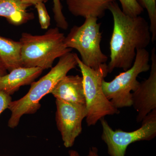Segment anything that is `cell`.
I'll use <instances>...</instances> for the list:
<instances>
[{
  "mask_svg": "<svg viewBox=\"0 0 156 156\" xmlns=\"http://www.w3.org/2000/svg\"><path fill=\"white\" fill-rule=\"evenodd\" d=\"M113 19V29L110 41V61L108 73L115 68L125 71L134 63L136 50L146 49L151 42L150 25L141 16L126 15L119 4L113 2L108 7Z\"/></svg>",
  "mask_w": 156,
  "mask_h": 156,
  "instance_id": "obj_1",
  "label": "cell"
},
{
  "mask_svg": "<svg viewBox=\"0 0 156 156\" xmlns=\"http://www.w3.org/2000/svg\"><path fill=\"white\" fill-rule=\"evenodd\" d=\"M75 54L69 52L60 57L56 65L47 75L30 84V89L26 95L18 100L11 101L9 107L11 112L8 122L9 127L16 128L23 115L33 114L38 110L41 107V99L50 93L69 71L77 66Z\"/></svg>",
  "mask_w": 156,
  "mask_h": 156,
  "instance_id": "obj_2",
  "label": "cell"
},
{
  "mask_svg": "<svg viewBox=\"0 0 156 156\" xmlns=\"http://www.w3.org/2000/svg\"><path fill=\"white\" fill-rule=\"evenodd\" d=\"M65 38L57 27L50 28L41 35L21 34L20 41L22 67H38L43 70L52 68L56 58L72 50L66 46Z\"/></svg>",
  "mask_w": 156,
  "mask_h": 156,
  "instance_id": "obj_3",
  "label": "cell"
},
{
  "mask_svg": "<svg viewBox=\"0 0 156 156\" xmlns=\"http://www.w3.org/2000/svg\"><path fill=\"white\" fill-rule=\"evenodd\" d=\"M75 57L83 77L88 126H95L105 116L119 114V111L107 98L102 89V82L108 73L106 63L94 69L84 64L76 53Z\"/></svg>",
  "mask_w": 156,
  "mask_h": 156,
  "instance_id": "obj_4",
  "label": "cell"
},
{
  "mask_svg": "<svg viewBox=\"0 0 156 156\" xmlns=\"http://www.w3.org/2000/svg\"><path fill=\"white\" fill-rule=\"evenodd\" d=\"M98 19L93 17L85 18L82 25L74 26L71 29L64 40L65 44L67 48L77 50L82 62L94 69L106 63L108 59L101 48V23H98Z\"/></svg>",
  "mask_w": 156,
  "mask_h": 156,
  "instance_id": "obj_5",
  "label": "cell"
},
{
  "mask_svg": "<svg viewBox=\"0 0 156 156\" xmlns=\"http://www.w3.org/2000/svg\"><path fill=\"white\" fill-rule=\"evenodd\" d=\"M150 54L146 49L136 50L134 63L130 69L116 76L110 82L104 80L102 89L107 98L117 109L132 105V92L139 87L137 78L140 74L151 68Z\"/></svg>",
  "mask_w": 156,
  "mask_h": 156,
  "instance_id": "obj_6",
  "label": "cell"
},
{
  "mask_svg": "<svg viewBox=\"0 0 156 156\" xmlns=\"http://www.w3.org/2000/svg\"><path fill=\"white\" fill-rule=\"evenodd\" d=\"M100 121L102 128L101 139L107 145L110 156H125L126 150L131 144L151 140L156 136V109L143 119L141 127L130 132L120 129L114 131L104 118Z\"/></svg>",
  "mask_w": 156,
  "mask_h": 156,
  "instance_id": "obj_7",
  "label": "cell"
},
{
  "mask_svg": "<svg viewBox=\"0 0 156 156\" xmlns=\"http://www.w3.org/2000/svg\"><path fill=\"white\" fill-rule=\"evenodd\" d=\"M56 126L66 147H72L82 132V122L86 118V105H79L56 99Z\"/></svg>",
  "mask_w": 156,
  "mask_h": 156,
  "instance_id": "obj_8",
  "label": "cell"
},
{
  "mask_svg": "<svg viewBox=\"0 0 156 156\" xmlns=\"http://www.w3.org/2000/svg\"><path fill=\"white\" fill-rule=\"evenodd\" d=\"M151 72L148 79L140 83L132 92V105L137 112L136 121L142 122L149 113L156 109V54L155 47L151 53Z\"/></svg>",
  "mask_w": 156,
  "mask_h": 156,
  "instance_id": "obj_9",
  "label": "cell"
},
{
  "mask_svg": "<svg viewBox=\"0 0 156 156\" xmlns=\"http://www.w3.org/2000/svg\"><path fill=\"white\" fill-rule=\"evenodd\" d=\"M56 99L79 105H86L83 77L66 75L50 92Z\"/></svg>",
  "mask_w": 156,
  "mask_h": 156,
  "instance_id": "obj_10",
  "label": "cell"
},
{
  "mask_svg": "<svg viewBox=\"0 0 156 156\" xmlns=\"http://www.w3.org/2000/svg\"><path fill=\"white\" fill-rule=\"evenodd\" d=\"M43 71L38 67H20L12 70L0 77V91L13 95L20 87L31 84Z\"/></svg>",
  "mask_w": 156,
  "mask_h": 156,
  "instance_id": "obj_11",
  "label": "cell"
},
{
  "mask_svg": "<svg viewBox=\"0 0 156 156\" xmlns=\"http://www.w3.org/2000/svg\"><path fill=\"white\" fill-rule=\"evenodd\" d=\"M115 0H66L69 12L76 17L102 18Z\"/></svg>",
  "mask_w": 156,
  "mask_h": 156,
  "instance_id": "obj_12",
  "label": "cell"
},
{
  "mask_svg": "<svg viewBox=\"0 0 156 156\" xmlns=\"http://www.w3.org/2000/svg\"><path fill=\"white\" fill-rule=\"evenodd\" d=\"M32 6L20 0H0V17L14 25H22L34 18L27 9Z\"/></svg>",
  "mask_w": 156,
  "mask_h": 156,
  "instance_id": "obj_13",
  "label": "cell"
},
{
  "mask_svg": "<svg viewBox=\"0 0 156 156\" xmlns=\"http://www.w3.org/2000/svg\"><path fill=\"white\" fill-rule=\"evenodd\" d=\"M21 44L0 36V60L9 72L22 67L21 62Z\"/></svg>",
  "mask_w": 156,
  "mask_h": 156,
  "instance_id": "obj_14",
  "label": "cell"
},
{
  "mask_svg": "<svg viewBox=\"0 0 156 156\" xmlns=\"http://www.w3.org/2000/svg\"><path fill=\"white\" fill-rule=\"evenodd\" d=\"M140 5L147 11L150 19L151 42L156 40V0H136Z\"/></svg>",
  "mask_w": 156,
  "mask_h": 156,
  "instance_id": "obj_15",
  "label": "cell"
},
{
  "mask_svg": "<svg viewBox=\"0 0 156 156\" xmlns=\"http://www.w3.org/2000/svg\"><path fill=\"white\" fill-rule=\"evenodd\" d=\"M62 1L63 0H53V11L57 27L66 30L68 28L69 24L62 11Z\"/></svg>",
  "mask_w": 156,
  "mask_h": 156,
  "instance_id": "obj_16",
  "label": "cell"
},
{
  "mask_svg": "<svg viewBox=\"0 0 156 156\" xmlns=\"http://www.w3.org/2000/svg\"><path fill=\"white\" fill-rule=\"evenodd\" d=\"M121 3L122 11L126 15L131 17L139 16L144 9L136 0H119Z\"/></svg>",
  "mask_w": 156,
  "mask_h": 156,
  "instance_id": "obj_17",
  "label": "cell"
},
{
  "mask_svg": "<svg viewBox=\"0 0 156 156\" xmlns=\"http://www.w3.org/2000/svg\"><path fill=\"white\" fill-rule=\"evenodd\" d=\"M37 11L39 23L43 29H47L50 25V17L44 3L39 2L35 5Z\"/></svg>",
  "mask_w": 156,
  "mask_h": 156,
  "instance_id": "obj_18",
  "label": "cell"
},
{
  "mask_svg": "<svg viewBox=\"0 0 156 156\" xmlns=\"http://www.w3.org/2000/svg\"><path fill=\"white\" fill-rule=\"evenodd\" d=\"M12 101L11 95L2 91H0V115L6 109L9 108Z\"/></svg>",
  "mask_w": 156,
  "mask_h": 156,
  "instance_id": "obj_19",
  "label": "cell"
},
{
  "mask_svg": "<svg viewBox=\"0 0 156 156\" xmlns=\"http://www.w3.org/2000/svg\"><path fill=\"white\" fill-rule=\"evenodd\" d=\"M23 2L30 5L31 6L35 5L37 3L39 2L46 3L48 0H20Z\"/></svg>",
  "mask_w": 156,
  "mask_h": 156,
  "instance_id": "obj_20",
  "label": "cell"
},
{
  "mask_svg": "<svg viewBox=\"0 0 156 156\" xmlns=\"http://www.w3.org/2000/svg\"><path fill=\"white\" fill-rule=\"evenodd\" d=\"M87 156H99L98 154V150L97 148L94 147L90 148L89 153Z\"/></svg>",
  "mask_w": 156,
  "mask_h": 156,
  "instance_id": "obj_21",
  "label": "cell"
},
{
  "mask_svg": "<svg viewBox=\"0 0 156 156\" xmlns=\"http://www.w3.org/2000/svg\"><path fill=\"white\" fill-rule=\"evenodd\" d=\"M7 73V70L2 62L0 60V77L5 75Z\"/></svg>",
  "mask_w": 156,
  "mask_h": 156,
  "instance_id": "obj_22",
  "label": "cell"
},
{
  "mask_svg": "<svg viewBox=\"0 0 156 156\" xmlns=\"http://www.w3.org/2000/svg\"><path fill=\"white\" fill-rule=\"evenodd\" d=\"M69 156H80L78 152L74 150L69 151Z\"/></svg>",
  "mask_w": 156,
  "mask_h": 156,
  "instance_id": "obj_23",
  "label": "cell"
}]
</instances>
